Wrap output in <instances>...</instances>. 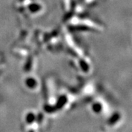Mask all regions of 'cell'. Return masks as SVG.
Masks as SVG:
<instances>
[{
    "instance_id": "obj_1",
    "label": "cell",
    "mask_w": 132,
    "mask_h": 132,
    "mask_svg": "<svg viewBox=\"0 0 132 132\" xmlns=\"http://www.w3.org/2000/svg\"><path fill=\"white\" fill-rule=\"evenodd\" d=\"M26 85L29 88H34V87H36L37 81L35 80V79H33V78H28L26 80Z\"/></svg>"
},
{
    "instance_id": "obj_2",
    "label": "cell",
    "mask_w": 132,
    "mask_h": 132,
    "mask_svg": "<svg viewBox=\"0 0 132 132\" xmlns=\"http://www.w3.org/2000/svg\"><path fill=\"white\" fill-rule=\"evenodd\" d=\"M40 8H41L40 5H38V4H32L29 6V10L32 13H36V12L39 11Z\"/></svg>"
},
{
    "instance_id": "obj_3",
    "label": "cell",
    "mask_w": 132,
    "mask_h": 132,
    "mask_svg": "<svg viewBox=\"0 0 132 132\" xmlns=\"http://www.w3.org/2000/svg\"><path fill=\"white\" fill-rule=\"evenodd\" d=\"M72 29L74 30V31H86V30H90V29L87 27V26H83V25H81V26H74L72 27Z\"/></svg>"
},
{
    "instance_id": "obj_4",
    "label": "cell",
    "mask_w": 132,
    "mask_h": 132,
    "mask_svg": "<svg viewBox=\"0 0 132 132\" xmlns=\"http://www.w3.org/2000/svg\"><path fill=\"white\" fill-rule=\"evenodd\" d=\"M80 65L81 68H82V70L85 72H87V71H88L89 70V65H87V63L85 62L84 60H81L80 61Z\"/></svg>"
},
{
    "instance_id": "obj_5",
    "label": "cell",
    "mask_w": 132,
    "mask_h": 132,
    "mask_svg": "<svg viewBox=\"0 0 132 132\" xmlns=\"http://www.w3.org/2000/svg\"><path fill=\"white\" fill-rule=\"evenodd\" d=\"M93 110L95 112H99L101 110V105L99 104H95L93 105Z\"/></svg>"
},
{
    "instance_id": "obj_6",
    "label": "cell",
    "mask_w": 132,
    "mask_h": 132,
    "mask_svg": "<svg viewBox=\"0 0 132 132\" xmlns=\"http://www.w3.org/2000/svg\"><path fill=\"white\" fill-rule=\"evenodd\" d=\"M31 65H32V60H31V58H29L28 61L26 63V65H25V70L29 71L31 68Z\"/></svg>"
},
{
    "instance_id": "obj_7",
    "label": "cell",
    "mask_w": 132,
    "mask_h": 132,
    "mask_svg": "<svg viewBox=\"0 0 132 132\" xmlns=\"http://www.w3.org/2000/svg\"><path fill=\"white\" fill-rule=\"evenodd\" d=\"M33 119H34V115L33 114H29L28 116H27V120L29 122H32L33 121Z\"/></svg>"
}]
</instances>
